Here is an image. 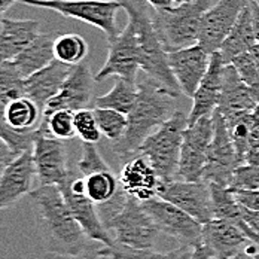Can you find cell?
Returning a JSON list of instances; mask_svg holds the SVG:
<instances>
[{
	"instance_id": "obj_47",
	"label": "cell",
	"mask_w": 259,
	"mask_h": 259,
	"mask_svg": "<svg viewBox=\"0 0 259 259\" xmlns=\"http://www.w3.org/2000/svg\"><path fill=\"white\" fill-rule=\"evenodd\" d=\"M253 258H255V259H259V247H258V249H256V252L253 253Z\"/></svg>"
},
{
	"instance_id": "obj_15",
	"label": "cell",
	"mask_w": 259,
	"mask_h": 259,
	"mask_svg": "<svg viewBox=\"0 0 259 259\" xmlns=\"http://www.w3.org/2000/svg\"><path fill=\"white\" fill-rule=\"evenodd\" d=\"M140 64L142 60L136 47L133 33L125 26L116 39L109 42L107 58L104 61L103 67L99 70L97 75H94V78L96 82H103L112 76L136 80L137 72L142 70Z\"/></svg>"
},
{
	"instance_id": "obj_33",
	"label": "cell",
	"mask_w": 259,
	"mask_h": 259,
	"mask_svg": "<svg viewBox=\"0 0 259 259\" xmlns=\"http://www.w3.org/2000/svg\"><path fill=\"white\" fill-rule=\"evenodd\" d=\"M94 113L99 122V127L102 130L103 136L110 142H118L122 139L128 127V116L106 107H94Z\"/></svg>"
},
{
	"instance_id": "obj_17",
	"label": "cell",
	"mask_w": 259,
	"mask_h": 259,
	"mask_svg": "<svg viewBox=\"0 0 259 259\" xmlns=\"http://www.w3.org/2000/svg\"><path fill=\"white\" fill-rule=\"evenodd\" d=\"M258 104V96L241 79L234 64H225L221 102L218 106V110L222 113L225 122L230 124L237 118L253 112Z\"/></svg>"
},
{
	"instance_id": "obj_44",
	"label": "cell",
	"mask_w": 259,
	"mask_h": 259,
	"mask_svg": "<svg viewBox=\"0 0 259 259\" xmlns=\"http://www.w3.org/2000/svg\"><path fill=\"white\" fill-rule=\"evenodd\" d=\"M250 8H252V17H253V28H255V36H256V44L259 45V6L255 0H250Z\"/></svg>"
},
{
	"instance_id": "obj_12",
	"label": "cell",
	"mask_w": 259,
	"mask_h": 259,
	"mask_svg": "<svg viewBox=\"0 0 259 259\" xmlns=\"http://www.w3.org/2000/svg\"><path fill=\"white\" fill-rule=\"evenodd\" d=\"M31 155L39 185H61L73 173V170L69 168L64 142L48 136L40 127Z\"/></svg>"
},
{
	"instance_id": "obj_11",
	"label": "cell",
	"mask_w": 259,
	"mask_h": 259,
	"mask_svg": "<svg viewBox=\"0 0 259 259\" xmlns=\"http://www.w3.org/2000/svg\"><path fill=\"white\" fill-rule=\"evenodd\" d=\"M158 197L178 206L200 224H207L214 219L210 183L206 181L161 182Z\"/></svg>"
},
{
	"instance_id": "obj_9",
	"label": "cell",
	"mask_w": 259,
	"mask_h": 259,
	"mask_svg": "<svg viewBox=\"0 0 259 259\" xmlns=\"http://www.w3.org/2000/svg\"><path fill=\"white\" fill-rule=\"evenodd\" d=\"M159 231L175 238L181 246L195 247L203 243V224L178 206L159 197L142 201Z\"/></svg>"
},
{
	"instance_id": "obj_13",
	"label": "cell",
	"mask_w": 259,
	"mask_h": 259,
	"mask_svg": "<svg viewBox=\"0 0 259 259\" xmlns=\"http://www.w3.org/2000/svg\"><path fill=\"white\" fill-rule=\"evenodd\" d=\"M250 0H218L203 15L198 44L210 54L219 51Z\"/></svg>"
},
{
	"instance_id": "obj_18",
	"label": "cell",
	"mask_w": 259,
	"mask_h": 259,
	"mask_svg": "<svg viewBox=\"0 0 259 259\" xmlns=\"http://www.w3.org/2000/svg\"><path fill=\"white\" fill-rule=\"evenodd\" d=\"M96 78L91 73L88 63H79L64 80L58 94L51 99L44 109V115H50L60 109L79 110L88 107L93 97Z\"/></svg>"
},
{
	"instance_id": "obj_16",
	"label": "cell",
	"mask_w": 259,
	"mask_h": 259,
	"mask_svg": "<svg viewBox=\"0 0 259 259\" xmlns=\"http://www.w3.org/2000/svg\"><path fill=\"white\" fill-rule=\"evenodd\" d=\"M37 181L31 151L18 155L0 171V211L30 195Z\"/></svg>"
},
{
	"instance_id": "obj_31",
	"label": "cell",
	"mask_w": 259,
	"mask_h": 259,
	"mask_svg": "<svg viewBox=\"0 0 259 259\" xmlns=\"http://www.w3.org/2000/svg\"><path fill=\"white\" fill-rule=\"evenodd\" d=\"M26 78L14 61L0 63V104L5 106L14 99L26 96Z\"/></svg>"
},
{
	"instance_id": "obj_49",
	"label": "cell",
	"mask_w": 259,
	"mask_h": 259,
	"mask_svg": "<svg viewBox=\"0 0 259 259\" xmlns=\"http://www.w3.org/2000/svg\"><path fill=\"white\" fill-rule=\"evenodd\" d=\"M0 27H2V21H0Z\"/></svg>"
},
{
	"instance_id": "obj_41",
	"label": "cell",
	"mask_w": 259,
	"mask_h": 259,
	"mask_svg": "<svg viewBox=\"0 0 259 259\" xmlns=\"http://www.w3.org/2000/svg\"><path fill=\"white\" fill-rule=\"evenodd\" d=\"M17 158V155L12 152V149L8 146V143L0 137V171L11 162Z\"/></svg>"
},
{
	"instance_id": "obj_19",
	"label": "cell",
	"mask_w": 259,
	"mask_h": 259,
	"mask_svg": "<svg viewBox=\"0 0 259 259\" xmlns=\"http://www.w3.org/2000/svg\"><path fill=\"white\" fill-rule=\"evenodd\" d=\"M118 178L127 195L137 198L139 201L158 197L161 179L146 156L136 154L125 159Z\"/></svg>"
},
{
	"instance_id": "obj_40",
	"label": "cell",
	"mask_w": 259,
	"mask_h": 259,
	"mask_svg": "<svg viewBox=\"0 0 259 259\" xmlns=\"http://www.w3.org/2000/svg\"><path fill=\"white\" fill-rule=\"evenodd\" d=\"M154 11H170L176 9L191 0H146Z\"/></svg>"
},
{
	"instance_id": "obj_35",
	"label": "cell",
	"mask_w": 259,
	"mask_h": 259,
	"mask_svg": "<svg viewBox=\"0 0 259 259\" xmlns=\"http://www.w3.org/2000/svg\"><path fill=\"white\" fill-rule=\"evenodd\" d=\"M75 130L82 143L97 145L103 136L102 130L99 127L94 109H88V107L75 110Z\"/></svg>"
},
{
	"instance_id": "obj_5",
	"label": "cell",
	"mask_w": 259,
	"mask_h": 259,
	"mask_svg": "<svg viewBox=\"0 0 259 259\" xmlns=\"http://www.w3.org/2000/svg\"><path fill=\"white\" fill-rule=\"evenodd\" d=\"M213 0H191L176 9L154 11V26L167 52L198 44L203 15Z\"/></svg>"
},
{
	"instance_id": "obj_10",
	"label": "cell",
	"mask_w": 259,
	"mask_h": 259,
	"mask_svg": "<svg viewBox=\"0 0 259 259\" xmlns=\"http://www.w3.org/2000/svg\"><path fill=\"white\" fill-rule=\"evenodd\" d=\"M213 124L214 134L208 148L203 181L221 186H231L234 171L240 165V159L237 156L228 125L218 109L213 112Z\"/></svg>"
},
{
	"instance_id": "obj_46",
	"label": "cell",
	"mask_w": 259,
	"mask_h": 259,
	"mask_svg": "<svg viewBox=\"0 0 259 259\" xmlns=\"http://www.w3.org/2000/svg\"><path fill=\"white\" fill-rule=\"evenodd\" d=\"M228 259H255L253 258V255H250L249 252H246V250H243V252H240V253H237V255H234L231 258Z\"/></svg>"
},
{
	"instance_id": "obj_14",
	"label": "cell",
	"mask_w": 259,
	"mask_h": 259,
	"mask_svg": "<svg viewBox=\"0 0 259 259\" xmlns=\"http://www.w3.org/2000/svg\"><path fill=\"white\" fill-rule=\"evenodd\" d=\"M168 66L178 80L183 96L192 99L198 85L207 73L211 54L200 44L168 52Z\"/></svg>"
},
{
	"instance_id": "obj_30",
	"label": "cell",
	"mask_w": 259,
	"mask_h": 259,
	"mask_svg": "<svg viewBox=\"0 0 259 259\" xmlns=\"http://www.w3.org/2000/svg\"><path fill=\"white\" fill-rule=\"evenodd\" d=\"M54 52L55 60H60L70 66H76L85 60L88 54V44L82 36L75 33L58 34L54 42Z\"/></svg>"
},
{
	"instance_id": "obj_3",
	"label": "cell",
	"mask_w": 259,
	"mask_h": 259,
	"mask_svg": "<svg viewBox=\"0 0 259 259\" xmlns=\"http://www.w3.org/2000/svg\"><path fill=\"white\" fill-rule=\"evenodd\" d=\"M118 2L128 15L127 27L133 33L136 47L140 54L142 70L179 97L182 94L181 87L168 66V52L164 50L154 26V9L146 0Z\"/></svg>"
},
{
	"instance_id": "obj_29",
	"label": "cell",
	"mask_w": 259,
	"mask_h": 259,
	"mask_svg": "<svg viewBox=\"0 0 259 259\" xmlns=\"http://www.w3.org/2000/svg\"><path fill=\"white\" fill-rule=\"evenodd\" d=\"M211 191V203H213V211L214 218L225 219L240 227L243 224L240 204L237 203L234 197L233 189L230 186H221L216 183H210Z\"/></svg>"
},
{
	"instance_id": "obj_45",
	"label": "cell",
	"mask_w": 259,
	"mask_h": 259,
	"mask_svg": "<svg viewBox=\"0 0 259 259\" xmlns=\"http://www.w3.org/2000/svg\"><path fill=\"white\" fill-rule=\"evenodd\" d=\"M17 2H20V0H0V17H2L8 9H11Z\"/></svg>"
},
{
	"instance_id": "obj_39",
	"label": "cell",
	"mask_w": 259,
	"mask_h": 259,
	"mask_svg": "<svg viewBox=\"0 0 259 259\" xmlns=\"http://www.w3.org/2000/svg\"><path fill=\"white\" fill-rule=\"evenodd\" d=\"M104 246V244H103ZM103 246H94L90 250L80 253V255H58V253H50L47 252V255L44 259H112L106 252L103 250Z\"/></svg>"
},
{
	"instance_id": "obj_25",
	"label": "cell",
	"mask_w": 259,
	"mask_h": 259,
	"mask_svg": "<svg viewBox=\"0 0 259 259\" xmlns=\"http://www.w3.org/2000/svg\"><path fill=\"white\" fill-rule=\"evenodd\" d=\"M256 44V36H255V28H253V17H252V8L250 2L247 6L243 9L240 14L235 26L224 40L221 47V55L225 64H231L235 57L250 51Z\"/></svg>"
},
{
	"instance_id": "obj_20",
	"label": "cell",
	"mask_w": 259,
	"mask_h": 259,
	"mask_svg": "<svg viewBox=\"0 0 259 259\" xmlns=\"http://www.w3.org/2000/svg\"><path fill=\"white\" fill-rule=\"evenodd\" d=\"M224 67L225 63L222 60L221 52H213L207 73L204 75L192 97V107L188 115V124H192L203 116H211L213 112L218 109L221 102V93H222Z\"/></svg>"
},
{
	"instance_id": "obj_21",
	"label": "cell",
	"mask_w": 259,
	"mask_h": 259,
	"mask_svg": "<svg viewBox=\"0 0 259 259\" xmlns=\"http://www.w3.org/2000/svg\"><path fill=\"white\" fill-rule=\"evenodd\" d=\"M69 179L66 182H63L58 186H60V189H61L67 204H69V207L72 210L75 219L78 221L79 225L82 227V230L85 231V234L93 241L102 243L104 246H110L113 243V240H112L110 234L107 231V228L104 227L96 203L85 192L73 191L70 188V185H69Z\"/></svg>"
},
{
	"instance_id": "obj_37",
	"label": "cell",
	"mask_w": 259,
	"mask_h": 259,
	"mask_svg": "<svg viewBox=\"0 0 259 259\" xmlns=\"http://www.w3.org/2000/svg\"><path fill=\"white\" fill-rule=\"evenodd\" d=\"M243 224L240 225V230L246 234L253 243L259 244V210H249L240 206Z\"/></svg>"
},
{
	"instance_id": "obj_42",
	"label": "cell",
	"mask_w": 259,
	"mask_h": 259,
	"mask_svg": "<svg viewBox=\"0 0 259 259\" xmlns=\"http://www.w3.org/2000/svg\"><path fill=\"white\" fill-rule=\"evenodd\" d=\"M191 259H219L216 256V253L208 247L207 244L201 243L198 246H195L192 249V253H191Z\"/></svg>"
},
{
	"instance_id": "obj_8",
	"label": "cell",
	"mask_w": 259,
	"mask_h": 259,
	"mask_svg": "<svg viewBox=\"0 0 259 259\" xmlns=\"http://www.w3.org/2000/svg\"><path fill=\"white\" fill-rule=\"evenodd\" d=\"M214 134L213 115L203 116L198 121L188 124L183 133L178 179L197 182L203 181V171L207 162L210 143Z\"/></svg>"
},
{
	"instance_id": "obj_1",
	"label": "cell",
	"mask_w": 259,
	"mask_h": 259,
	"mask_svg": "<svg viewBox=\"0 0 259 259\" xmlns=\"http://www.w3.org/2000/svg\"><path fill=\"white\" fill-rule=\"evenodd\" d=\"M30 200L37 233L47 252L80 255L97 244L75 219L58 185H39L30 192Z\"/></svg>"
},
{
	"instance_id": "obj_50",
	"label": "cell",
	"mask_w": 259,
	"mask_h": 259,
	"mask_svg": "<svg viewBox=\"0 0 259 259\" xmlns=\"http://www.w3.org/2000/svg\"><path fill=\"white\" fill-rule=\"evenodd\" d=\"M0 109H2V104H0Z\"/></svg>"
},
{
	"instance_id": "obj_27",
	"label": "cell",
	"mask_w": 259,
	"mask_h": 259,
	"mask_svg": "<svg viewBox=\"0 0 259 259\" xmlns=\"http://www.w3.org/2000/svg\"><path fill=\"white\" fill-rule=\"evenodd\" d=\"M0 113L5 122L17 131L37 130L44 119V110L27 96L14 99L2 106Z\"/></svg>"
},
{
	"instance_id": "obj_2",
	"label": "cell",
	"mask_w": 259,
	"mask_h": 259,
	"mask_svg": "<svg viewBox=\"0 0 259 259\" xmlns=\"http://www.w3.org/2000/svg\"><path fill=\"white\" fill-rule=\"evenodd\" d=\"M139 96L128 115V127L121 140L113 143L116 158L124 162L136 155L142 142L161 127L175 112L178 96L167 90L156 79L146 76L137 82Z\"/></svg>"
},
{
	"instance_id": "obj_34",
	"label": "cell",
	"mask_w": 259,
	"mask_h": 259,
	"mask_svg": "<svg viewBox=\"0 0 259 259\" xmlns=\"http://www.w3.org/2000/svg\"><path fill=\"white\" fill-rule=\"evenodd\" d=\"M37 134H39V128L33 130V131L12 130L5 122V119L0 113V137L8 143V146L12 149V152L17 156L33 149V145H34Z\"/></svg>"
},
{
	"instance_id": "obj_23",
	"label": "cell",
	"mask_w": 259,
	"mask_h": 259,
	"mask_svg": "<svg viewBox=\"0 0 259 259\" xmlns=\"http://www.w3.org/2000/svg\"><path fill=\"white\" fill-rule=\"evenodd\" d=\"M73 67L75 66L66 64L60 60H54L44 69L26 78V96L44 110L48 102L58 94Z\"/></svg>"
},
{
	"instance_id": "obj_4",
	"label": "cell",
	"mask_w": 259,
	"mask_h": 259,
	"mask_svg": "<svg viewBox=\"0 0 259 259\" xmlns=\"http://www.w3.org/2000/svg\"><path fill=\"white\" fill-rule=\"evenodd\" d=\"M186 127L188 115L182 110H176L161 127L142 142L136 152L149 159L161 182L178 179L181 148Z\"/></svg>"
},
{
	"instance_id": "obj_26",
	"label": "cell",
	"mask_w": 259,
	"mask_h": 259,
	"mask_svg": "<svg viewBox=\"0 0 259 259\" xmlns=\"http://www.w3.org/2000/svg\"><path fill=\"white\" fill-rule=\"evenodd\" d=\"M57 34L54 33H39L15 60V66L24 78L36 73L55 60L54 42Z\"/></svg>"
},
{
	"instance_id": "obj_32",
	"label": "cell",
	"mask_w": 259,
	"mask_h": 259,
	"mask_svg": "<svg viewBox=\"0 0 259 259\" xmlns=\"http://www.w3.org/2000/svg\"><path fill=\"white\" fill-rule=\"evenodd\" d=\"M40 130L58 140H70L76 136L75 130V110L60 109L50 115H44Z\"/></svg>"
},
{
	"instance_id": "obj_48",
	"label": "cell",
	"mask_w": 259,
	"mask_h": 259,
	"mask_svg": "<svg viewBox=\"0 0 259 259\" xmlns=\"http://www.w3.org/2000/svg\"><path fill=\"white\" fill-rule=\"evenodd\" d=\"M255 2H256V5H258V6H259V0H255Z\"/></svg>"
},
{
	"instance_id": "obj_24",
	"label": "cell",
	"mask_w": 259,
	"mask_h": 259,
	"mask_svg": "<svg viewBox=\"0 0 259 259\" xmlns=\"http://www.w3.org/2000/svg\"><path fill=\"white\" fill-rule=\"evenodd\" d=\"M0 63L14 61L40 33L39 21L9 18H0Z\"/></svg>"
},
{
	"instance_id": "obj_28",
	"label": "cell",
	"mask_w": 259,
	"mask_h": 259,
	"mask_svg": "<svg viewBox=\"0 0 259 259\" xmlns=\"http://www.w3.org/2000/svg\"><path fill=\"white\" fill-rule=\"evenodd\" d=\"M137 96H139V85L136 80L116 78L112 90L94 100V107L113 109L124 115H128L136 104Z\"/></svg>"
},
{
	"instance_id": "obj_6",
	"label": "cell",
	"mask_w": 259,
	"mask_h": 259,
	"mask_svg": "<svg viewBox=\"0 0 259 259\" xmlns=\"http://www.w3.org/2000/svg\"><path fill=\"white\" fill-rule=\"evenodd\" d=\"M20 3L50 9L63 17L97 27L106 34L109 42L121 33L116 15L122 8L118 0H20Z\"/></svg>"
},
{
	"instance_id": "obj_36",
	"label": "cell",
	"mask_w": 259,
	"mask_h": 259,
	"mask_svg": "<svg viewBox=\"0 0 259 259\" xmlns=\"http://www.w3.org/2000/svg\"><path fill=\"white\" fill-rule=\"evenodd\" d=\"M233 189H259V165L240 164L234 171Z\"/></svg>"
},
{
	"instance_id": "obj_22",
	"label": "cell",
	"mask_w": 259,
	"mask_h": 259,
	"mask_svg": "<svg viewBox=\"0 0 259 259\" xmlns=\"http://www.w3.org/2000/svg\"><path fill=\"white\" fill-rule=\"evenodd\" d=\"M203 243L219 259H228L246 250L252 240L233 222L214 218L203 225Z\"/></svg>"
},
{
	"instance_id": "obj_7",
	"label": "cell",
	"mask_w": 259,
	"mask_h": 259,
	"mask_svg": "<svg viewBox=\"0 0 259 259\" xmlns=\"http://www.w3.org/2000/svg\"><path fill=\"white\" fill-rule=\"evenodd\" d=\"M106 228L115 243L137 249H154L161 234L142 201L130 195L125 206L106 222Z\"/></svg>"
},
{
	"instance_id": "obj_38",
	"label": "cell",
	"mask_w": 259,
	"mask_h": 259,
	"mask_svg": "<svg viewBox=\"0 0 259 259\" xmlns=\"http://www.w3.org/2000/svg\"><path fill=\"white\" fill-rule=\"evenodd\" d=\"M233 192L241 207L259 210V189H233Z\"/></svg>"
},
{
	"instance_id": "obj_43",
	"label": "cell",
	"mask_w": 259,
	"mask_h": 259,
	"mask_svg": "<svg viewBox=\"0 0 259 259\" xmlns=\"http://www.w3.org/2000/svg\"><path fill=\"white\" fill-rule=\"evenodd\" d=\"M244 164H255V165H259V143L252 146L247 154L244 156Z\"/></svg>"
}]
</instances>
